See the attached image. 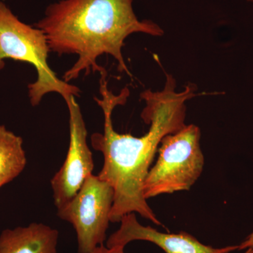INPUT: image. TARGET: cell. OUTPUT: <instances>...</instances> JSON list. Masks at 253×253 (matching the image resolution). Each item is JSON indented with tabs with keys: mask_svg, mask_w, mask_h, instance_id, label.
<instances>
[{
	"mask_svg": "<svg viewBox=\"0 0 253 253\" xmlns=\"http://www.w3.org/2000/svg\"><path fill=\"white\" fill-rule=\"evenodd\" d=\"M107 73L101 74L99 92L101 98L94 97L104 116V132L91 136L93 149L104 156V166L98 176L107 182L114 191L111 222H120L123 216L138 213L157 225L162 226L144 197L143 186L151 163L163 138L179 131L186 126L185 103L196 96L194 84L176 92V81L166 73V83L161 91L145 90L140 94L146 103L141 116L149 131L136 137L120 134L113 128L112 114L118 106L126 102L129 96L127 87L119 94L109 90Z\"/></svg>",
	"mask_w": 253,
	"mask_h": 253,
	"instance_id": "obj_1",
	"label": "cell"
},
{
	"mask_svg": "<svg viewBox=\"0 0 253 253\" xmlns=\"http://www.w3.org/2000/svg\"><path fill=\"white\" fill-rule=\"evenodd\" d=\"M132 3L133 0H59L46 8L35 26L44 32L50 51L59 56H78L63 74V81H74L82 73L107 72L97 62L104 54L114 58L120 72L131 76L122 52L126 38L137 33L164 34L154 21L139 20Z\"/></svg>",
	"mask_w": 253,
	"mask_h": 253,
	"instance_id": "obj_2",
	"label": "cell"
},
{
	"mask_svg": "<svg viewBox=\"0 0 253 253\" xmlns=\"http://www.w3.org/2000/svg\"><path fill=\"white\" fill-rule=\"evenodd\" d=\"M49 52L44 32L22 22L0 1V70L4 68V60L7 59L29 63L36 68L37 80L28 85V96L34 107L49 93H58L64 101L81 94L79 87L60 79L50 68Z\"/></svg>",
	"mask_w": 253,
	"mask_h": 253,
	"instance_id": "obj_3",
	"label": "cell"
},
{
	"mask_svg": "<svg viewBox=\"0 0 253 253\" xmlns=\"http://www.w3.org/2000/svg\"><path fill=\"white\" fill-rule=\"evenodd\" d=\"M200 139L201 129L194 124L163 138L157 161L145 178L143 191L146 200L191 189L204 170Z\"/></svg>",
	"mask_w": 253,
	"mask_h": 253,
	"instance_id": "obj_4",
	"label": "cell"
},
{
	"mask_svg": "<svg viewBox=\"0 0 253 253\" xmlns=\"http://www.w3.org/2000/svg\"><path fill=\"white\" fill-rule=\"evenodd\" d=\"M114 191L99 176L91 174L67 204L57 210L60 219L74 228L78 253H90L107 240Z\"/></svg>",
	"mask_w": 253,
	"mask_h": 253,
	"instance_id": "obj_5",
	"label": "cell"
},
{
	"mask_svg": "<svg viewBox=\"0 0 253 253\" xmlns=\"http://www.w3.org/2000/svg\"><path fill=\"white\" fill-rule=\"evenodd\" d=\"M69 113V146L62 166L51 179L56 209L63 207L77 194L94 169L92 154L87 144V130L75 96L65 100Z\"/></svg>",
	"mask_w": 253,
	"mask_h": 253,
	"instance_id": "obj_6",
	"label": "cell"
},
{
	"mask_svg": "<svg viewBox=\"0 0 253 253\" xmlns=\"http://www.w3.org/2000/svg\"><path fill=\"white\" fill-rule=\"evenodd\" d=\"M120 222L119 229L106 240L107 247H126L134 241H146L156 244L166 253H229L239 249V246L214 249L203 244L184 231L178 234L159 232L151 226L141 225L135 213L126 214Z\"/></svg>",
	"mask_w": 253,
	"mask_h": 253,
	"instance_id": "obj_7",
	"label": "cell"
},
{
	"mask_svg": "<svg viewBox=\"0 0 253 253\" xmlns=\"http://www.w3.org/2000/svg\"><path fill=\"white\" fill-rule=\"evenodd\" d=\"M59 231L43 223L6 229L0 234V253H58Z\"/></svg>",
	"mask_w": 253,
	"mask_h": 253,
	"instance_id": "obj_8",
	"label": "cell"
},
{
	"mask_svg": "<svg viewBox=\"0 0 253 253\" xmlns=\"http://www.w3.org/2000/svg\"><path fill=\"white\" fill-rule=\"evenodd\" d=\"M26 165L22 138L0 125V189L18 177Z\"/></svg>",
	"mask_w": 253,
	"mask_h": 253,
	"instance_id": "obj_9",
	"label": "cell"
},
{
	"mask_svg": "<svg viewBox=\"0 0 253 253\" xmlns=\"http://www.w3.org/2000/svg\"><path fill=\"white\" fill-rule=\"evenodd\" d=\"M90 253H126V252H125V247L123 246L109 248L104 244L98 246Z\"/></svg>",
	"mask_w": 253,
	"mask_h": 253,
	"instance_id": "obj_10",
	"label": "cell"
},
{
	"mask_svg": "<svg viewBox=\"0 0 253 253\" xmlns=\"http://www.w3.org/2000/svg\"><path fill=\"white\" fill-rule=\"evenodd\" d=\"M253 249V232L251 235L248 236L244 242L241 243L239 246V250Z\"/></svg>",
	"mask_w": 253,
	"mask_h": 253,
	"instance_id": "obj_11",
	"label": "cell"
},
{
	"mask_svg": "<svg viewBox=\"0 0 253 253\" xmlns=\"http://www.w3.org/2000/svg\"><path fill=\"white\" fill-rule=\"evenodd\" d=\"M244 253H253V249H252V248H251V249H248Z\"/></svg>",
	"mask_w": 253,
	"mask_h": 253,
	"instance_id": "obj_12",
	"label": "cell"
},
{
	"mask_svg": "<svg viewBox=\"0 0 253 253\" xmlns=\"http://www.w3.org/2000/svg\"><path fill=\"white\" fill-rule=\"evenodd\" d=\"M248 1H251V2H253V0H246Z\"/></svg>",
	"mask_w": 253,
	"mask_h": 253,
	"instance_id": "obj_13",
	"label": "cell"
}]
</instances>
